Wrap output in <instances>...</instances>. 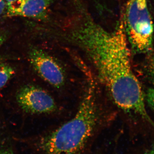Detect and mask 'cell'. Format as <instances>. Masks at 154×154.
I'll use <instances>...</instances> for the list:
<instances>
[{
    "mask_svg": "<svg viewBox=\"0 0 154 154\" xmlns=\"http://www.w3.org/2000/svg\"><path fill=\"white\" fill-rule=\"evenodd\" d=\"M122 14L115 29L109 31L94 21L87 11H81L69 19L63 37L86 54L118 107L152 124L142 88L131 68Z\"/></svg>",
    "mask_w": 154,
    "mask_h": 154,
    "instance_id": "1",
    "label": "cell"
},
{
    "mask_svg": "<svg viewBox=\"0 0 154 154\" xmlns=\"http://www.w3.org/2000/svg\"><path fill=\"white\" fill-rule=\"evenodd\" d=\"M96 86L88 85L76 113L71 119L45 135L38 143L42 154H91L98 129Z\"/></svg>",
    "mask_w": 154,
    "mask_h": 154,
    "instance_id": "2",
    "label": "cell"
},
{
    "mask_svg": "<svg viewBox=\"0 0 154 154\" xmlns=\"http://www.w3.org/2000/svg\"><path fill=\"white\" fill-rule=\"evenodd\" d=\"M125 28L131 49L146 54L152 51L154 25L147 0H128L123 13Z\"/></svg>",
    "mask_w": 154,
    "mask_h": 154,
    "instance_id": "3",
    "label": "cell"
},
{
    "mask_svg": "<svg viewBox=\"0 0 154 154\" xmlns=\"http://www.w3.org/2000/svg\"><path fill=\"white\" fill-rule=\"evenodd\" d=\"M29 62L37 75L54 88H60L65 82L63 69L51 56L37 48H30Z\"/></svg>",
    "mask_w": 154,
    "mask_h": 154,
    "instance_id": "4",
    "label": "cell"
},
{
    "mask_svg": "<svg viewBox=\"0 0 154 154\" xmlns=\"http://www.w3.org/2000/svg\"><path fill=\"white\" fill-rule=\"evenodd\" d=\"M17 102L22 110L32 114H44L56 109L54 99L44 89L34 85L22 87L17 93Z\"/></svg>",
    "mask_w": 154,
    "mask_h": 154,
    "instance_id": "5",
    "label": "cell"
},
{
    "mask_svg": "<svg viewBox=\"0 0 154 154\" xmlns=\"http://www.w3.org/2000/svg\"><path fill=\"white\" fill-rule=\"evenodd\" d=\"M54 0H21L14 5L7 6L5 17H23L45 19L48 11Z\"/></svg>",
    "mask_w": 154,
    "mask_h": 154,
    "instance_id": "6",
    "label": "cell"
},
{
    "mask_svg": "<svg viewBox=\"0 0 154 154\" xmlns=\"http://www.w3.org/2000/svg\"><path fill=\"white\" fill-rule=\"evenodd\" d=\"M14 74L15 71L12 67L0 63V89L5 85Z\"/></svg>",
    "mask_w": 154,
    "mask_h": 154,
    "instance_id": "7",
    "label": "cell"
},
{
    "mask_svg": "<svg viewBox=\"0 0 154 154\" xmlns=\"http://www.w3.org/2000/svg\"><path fill=\"white\" fill-rule=\"evenodd\" d=\"M147 76L151 83L154 86V51L149 53L145 65Z\"/></svg>",
    "mask_w": 154,
    "mask_h": 154,
    "instance_id": "8",
    "label": "cell"
},
{
    "mask_svg": "<svg viewBox=\"0 0 154 154\" xmlns=\"http://www.w3.org/2000/svg\"><path fill=\"white\" fill-rule=\"evenodd\" d=\"M145 99L150 107L154 111V88L147 89L145 95Z\"/></svg>",
    "mask_w": 154,
    "mask_h": 154,
    "instance_id": "9",
    "label": "cell"
},
{
    "mask_svg": "<svg viewBox=\"0 0 154 154\" xmlns=\"http://www.w3.org/2000/svg\"><path fill=\"white\" fill-rule=\"evenodd\" d=\"M0 154H15L13 149L8 145L0 143Z\"/></svg>",
    "mask_w": 154,
    "mask_h": 154,
    "instance_id": "10",
    "label": "cell"
},
{
    "mask_svg": "<svg viewBox=\"0 0 154 154\" xmlns=\"http://www.w3.org/2000/svg\"><path fill=\"white\" fill-rule=\"evenodd\" d=\"M7 8L5 0H0V17L5 14Z\"/></svg>",
    "mask_w": 154,
    "mask_h": 154,
    "instance_id": "11",
    "label": "cell"
},
{
    "mask_svg": "<svg viewBox=\"0 0 154 154\" xmlns=\"http://www.w3.org/2000/svg\"><path fill=\"white\" fill-rule=\"evenodd\" d=\"M7 38V34L4 31H0V47L2 45Z\"/></svg>",
    "mask_w": 154,
    "mask_h": 154,
    "instance_id": "12",
    "label": "cell"
},
{
    "mask_svg": "<svg viewBox=\"0 0 154 154\" xmlns=\"http://www.w3.org/2000/svg\"><path fill=\"white\" fill-rule=\"evenodd\" d=\"M20 1H21V0H5L7 6L14 5V4Z\"/></svg>",
    "mask_w": 154,
    "mask_h": 154,
    "instance_id": "13",
    "label": "cell"
},
{
    "mask_svg": "<svg viewBox=\"0 0 154 154\" xmlns=\"http://www.w3.org/2000/svg\"><path fill=\"white\" fill-rule=\"evenodd\" d=\"M94 1L96 2V6H97V7H98L99 9L103 8V5L101 0H94Z\"/></svg>",
    "mask_w": 154,
    "mask_h": 154,
    "instance_id": "14",
    "label": "cell"
},
{
    "mask_svg": "<svg viewBox=\"0 0 154 154\" xmlns=\"http://www.w3.org/2000/svg\"><path fill=\"white\" fill-rule=\"evenodd\" d=\"M144 154H154V149L146 151Z\"/></svg>",
    "mask_w": 154,
    "mask_h": 154,
    "instance_id": "15",
    "label": "cell"
},
{
    "mask_svg": "<svg viewBox=\"0 0 154 154\" xmlns=\"http://www.w3.org/2000/svg\"><path fill=\"white\" fill-rule=\"evenodd\" d=\"M91 154H103L102 153V152L99 151H98V152H93Z\"/></svg>",
    "mask_w": 154,
    "mask_h": 154,
    "instance_id": "16",
    "label": "cell"
}]
</instances>
